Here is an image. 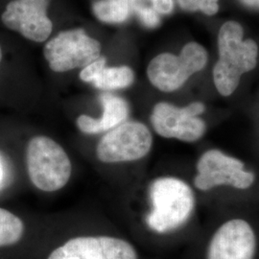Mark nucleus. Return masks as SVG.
<instances>
[{"mask_svg":"<svg viewBox=\"0 0 259 259\" xmlns=\"http://www.w3.org/2000/svg\"><path fill=\"white\" fill-rule=\"evenodd\" d=\"M244 30L236 21H227L218 33L219 59L213 68V82L222 96L236 91L241 77L257 64L258 47L253 39H243Z\"/></svg>","mask_w":259,"mask_h":259,"instance_id":"f257e3e1","label":"nucleus"},{"mask_svg":"<svg viewBox=\"0 0 259 259\" xmlns=\"http://www.w3.org/2000/svg\"><path fill=\"white\" fill-rule=\"evenodd\" d=\"M152 209L146 224L153 232L168 233L188 222L195 208L192 188L174 177L156 179L149 187Z\"/></svg>","mask_w":259,"mask_h":259,"instance_id":"f03ea898","label":"nucleus"},{"mask_svg":"<svg viewBox=\"0 0 259 259\" xmlns=\"http://www.w3.org/2000/svg\"><path fill=\"white\" fill-rule=\"evenodd\" d=\"M29 178L37 189L54 192L67 185L72 165L64 148L46 136L30 139L26 148Z\"/></svg>","mask_w":259,"mask_h":259,"instance_id":"7ed1b4c3","label":"nucleus"},{"mask_svg":"<svg viewBox=\"0 0 259 259\" xmlns=\"http://www.w3.org/2000/svg\"><path fill=\"white\" fill-rule=\"evenodd\" d=\"M207 59L204 47L198 42H188L180 55L162 53L155 57L147 68L149 81L160 92H175L192 75L204 69Z\"/></svg>","mask_w":259,"mask_h":259,"instance_id":"20e7f679","label":"nucleus"},{"mask_svg":"<svg viewBox=\"0 0 259 259\" xmlns=\"http://www.w3.org/2000/svg\"><path fill=\"white\" fill-rule=\"evenodd\" d=\"M153 136L139 121L127 120L107 132L97 144L96 156L104 163L139 160L152 149Z\"/></svg>","mask_w":259,"mask_h":259,"instance_id":"39448f33","label":"nucleus"},{"mask_svg":"<svg viewBox=\"0 0 259 259\" xmlns=\"http://www.w3.org/2000/svg\"><path fill=\"white\" fill-rule=\"evenodd\" d=\"M100 42L85 34L83 29L60 33L47 42L44 54L55 72L84 68L101 57Z\"/></svg>","mask_w":259,"mask_h":259,"instance_id":"423d86ee","label":"nucleus"},{"mask_svg":"<svg viewBox=\"0 0 259 259\" xmlns=\"http://www.w3.org/2000/svg\"><path fill=\"white\" fill-rule=\"evenodd\" d=\"M204 110L201 102L191 103L183 108L159 102L153 109L151 123L160 137L191 143L202 139L206 132V124L200 117Z\"/></svg>","mask_w":259,"mask_h":259,"instance_id":"0eeeda50","label":"nucleus"},{"mask_svg":"<svg viewBox=\"0 0 259 259\" xmlns=\"http://www.w3.org/2000/svg\"><path fill=\"white\" fill-rule=\"evenodd\" d=\"M194 185L202 191L227 185L236 189H248L253 185L255 176L245 169L243 161L217 149H211L199 158L196 165Z\"/></svg>","mask_w":259,"mask_h":259,"instance_id":"6e6552de","label":"nucleus"},{"mask_svg":"<svg viewBox=\"0 0 259 259\" xmlns=\"http://www.w3.org/2000/svg\"><path fill=\"white\" fill-rule=\"evenodd\" d=\"M47 259H138L129 242L111 236H80L65 242Z\"/></svg>","mask_w":259,"mask_h":259,"instance_id":"1a4fd4ad","label":"nucleus"},{"mask_svg":"<svg viewBox=\"0 0 259 259\" xmlns=\"http://www.w3.org/2000/svg\"><path fill=\"white\" fill-rule=\"evenodd\" d=\"M49 0H13L2 14L3 24L32 41L42 42L52 32L47 17Z\"/></svg>","mask_w":259,"mask_h":259,"instance_id":"9d476101","label":"nucleus"},{"mask_svg":"<svg viewBox=\"0 0 259 259\" xmlns=\"http://www.w3.org/2000/svg\"><path fill=\"white\" fill-rule=\"evenodd\" d=\"M256 236L250 224L242 219L224 223L210 240L207 259H253Z\"/></svg>","mask_w":259,"mask_h":259,"instance_id":"9b49d317","label":"nucleus"},{"mask_svg":"<svg viewBox=\"0 0 259 259\" xmlns=\"http://www.w3.org/2000/svg\"><path fill=\"white\" fill-rule=\"evenodd\" d=\"M99 101L103 109L100 118H93L85 114L77 118V127L83 134L98 135L107 133L127 121L130 108L125 99L111 93H105L100 94Z\"/></svg>","mask_w":259,"mask_h":259,"instance_id":"f8f14e48","label":"nucleus"},{"mask_svg":"<svg viewBox=\"0 0 259 259\" xmlns=\"http://www.w3.org/2000/svg\"><path fill=\"white\" fill-rule=\"evenodd\" d=\"M106 64V58L100 57L81 70L80 79L106 92L126 89L134 83L135 73L131 67L126 65L108 67Z\"/></svg>","mask_w":259,"mask_h":259,"instance_id":"ddd939ff","label":"nucleus"},{"mask_svg":"<svg viewBox=\"0 0 259 259\" xmlns=\"http://www.w3.org/2000/svg\"><path fill=\"white\" fill-rule=\"evenodd\" d=\"M129 0H98L93 4L96 18L107 23H122L129 17Z\"/></svg>","mask_w":259,"mask_h":259,"instance_id":"4468645a","label":"nucleus"},{"mask_svg":"<svg viewBox=\"0 0 259 259\" xmlns=\"http://www.w3.org/2000/svg\"><path fill=\"white\" fill-rule=\"evenodd\" d=\"M24 233V224L22 220L0 207V247L11 246L20 241Z\"/></svg>","mask_w":259,"mask_h":259,"instance_id":"2eb2a0df","label":"nucleus"},{"mask_svg":"<svg viewBox=\"0 0 259 259\" xmlns=\"http://www.w3.org/2000/svg\"><path fill=\"white\" fill-rule=\"evenodd\" d=\"M180 7L187 12L200 11L213 16L219 11V0H177Z\"/></svg>","mask_w":259,"mask_h":259,"instance_id":"dca6fc26","label":"nucleus"},{"mask_svg":"<svg viewBox=\"0 0 259 259\" xmlns=\"http://www.w3.org/2000/svg\"><path fill=\"white\" fill-rule=\"evenodd\" d=\"M134 9L144 25L148 27H156L158 25L159 23L158 14L154 10V8H150L147 6L134 3Z\"/></svg>","mask_w":259,"mask_h":259,"instance_id":"f3484780","label":"nucleus"},{"mask_svg":"<svg viewBox=\"0 0 259 259\" xmlns=\"http://www.w3.org/2000/svg\"><path fill=\"white\" fill-rule=\"evenodd\" d=\"M150 1L152 2L153 8L157 14L167 15V14H170L174 8L173 0H150Z\"/></svg>","mask_w":259,"mask_h":259,"instance_id":"a211bd4d","label":"nucleus"},{"mask_svg":"<svg viewBox=\"0 0 259 259\" xmlns=\"http://www.w3.org/2000/svg\"><path fill=\"white\" fill-rule=\"evenodd\" d=\"M243 4L252 9H259V0H241Z\"/></svg>","mask_w":259,"mask_h":259,"instance_id":"6ab92c4d","label":"nucleus"},{"mask_svg":"<svg viewBox=\"0 0 259 259\" xmlns=\"http://www.w3.org/2000/svg\"><path fill=\"white\" fill-rule=\"evenodd\" d=\"M1 61H2V49H1V47H0V63H1Z\"/></svg>","mask_w":259,"mask_h":259,"instance_id":"aec40b11","label":"nucleus"}]
</instances>
